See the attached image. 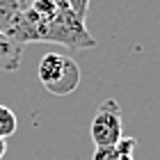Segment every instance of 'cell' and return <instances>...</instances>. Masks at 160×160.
Wrapping results in <instances>:
<instances>
[{
    "label": "cell",
    "instance_id": "obj_1",
    "mask_svg": "<svg viewBox=\"0 0 160 160\" xmlns=\"http://www.w3.org/2000/svg\"><path fill=\"white\" fill-rule=\"evenodd\" d=\"M37 76L41 87L53 96H69L80 85V67L76 60L60 53H46L41 57Z\"/></svg>",
    "mask_w": 160,
    "mask_h": 160
},
{
    "label": "cell",
    "instance_id": "obj_2",
    "mask_svg": "<svg viewBox=\"0 0 160 160\" xmlns=\"http://www.w3.org/2000/svg\"><path fill=\"white\" fill-rule=\"evenodd\" d=\"M41 41L57 43L69 50H85L96 46V39L87 32V21L78 18L71 9H60V14L53 21L43 25Z\"/></svg>",
    "mask_w": 160,
    "mask_h": 160
},
{
    "label": "cell",
    "instance_id": "obj_3",
    "mask_svg": "<svg viewBox=\"0 0 160 160\" xmlns=\"http://www.w3.org/2000/svg\"><path fill=\"white\" fill-rule=\"evenodd\" d=\"M89 135L96 149L114 147L123 137V121H121V108L114 98H105L96 108V114L92 119Z\"/></svg>",
    "mask_w": 160,
    "mask_h": 160
},
{
    "label": "cell",
    "instance_id": "obj_4",
    "mask_svg": "<svg viewBox=\"0 0 160 160\" xmlns=\"http://www.w3.org/2000/svg\"><path fill=\"white\" fill-rule=\"evenodd\" d=\"M32 0H0V34L16 41Z\"/></svg>",
    "mask_w": 160,
    "mask_h": 160
},
{
    "label": "cell",
    "instance_id": "obj_5",
    "mask_svg": "<svg viewBox=\"0 0 160 160\" xmlns=\"http://www.w3.org/2000/svg\"><path fill=\"white\" fill-rule=\"evenodd\" d=\"M23 48L25 46L0 34V71H18L21 60H23Z\"/></svg>",
    "mask_w": 160,
    "mask_h": 160
},
{
    "label": "cell",
    "instance_id": "obj_6",
    "mask_svg": "<svg viewBox=\"0 0 160 160\" xmlns=\"http://www.w3.org/2000/svg\"><path fill=\"white\" fill-rule=\"evenodd\" d=\"M16 128H18V119L14 114V110L7 108V105H0V137L2 140L12 137L16 133Z\"/></svg>",
    "mask_w": 160,
    "mask_h": 160
},
{
    "label": "cell",
    "instance_id": "obj_7",
    "mask_svg": "<svg viewBox=\"0 0 160 160\" xmlns=\"http://www.w3.org/2000/svg\"><path fill=\"white\" fill-rule=\"evenodd\" d=\"M67 7L76 14L78 18L87 21V12H89V0H67Z\"/></svg>",
    "mask_w": 160,
    "mask_h": 160
},
{
    "label": "cell",
    "instance_id": "obj_8",
    "mask_svg": "<svg viewBox=\"0 0 160 160\" xmlns=\"http://www.w3.org/2000/svg\"><path fill=\"white\" fill-rule=\"evenodd\" d=\"M117 147H105V149H96L94 151V158L92 160H117Z\"/></svg>",
    "mask_w": 160,
    "mask_h": 160
},
{
    "label": "cell",
    "instance_id": "obj_9",
    "mask_svg": "<svg viewBox=\"0 0 160 160\" xmlns=\"http://www.w3.org/2000/svg\"><path fill=\"white\" fill-rule=\"evenodd\" d=\"M5 153H7V142L2 140V137H0V160L5 158Z\"/></svg>",
    "mask_w": 160,
    "mask_h": 160
},
{
    "label": "cell",
    "instance_id": "obj_10",
    "mask_svg": "<svg viewBox=\"0 0 160 160\" xmlns=\"http://www.w3.org/2000/svg\"><path fill=\"white\" fill-rule=\"evenodd\" d=\"M117 153H119V151H117ZM117 160H135V156H133V153H119Z\"/></svg>",
    "mask_w": 160,
    "mask_h": 160
},
{
    "label": "cell",
    "instance_id": "obj_11",
    "mask_svg": "<svg viewBox=\"0 0 160 160\" xmlns=\"http://www.w3.org/2000/svg\"><path fill=\"white\" fill-rule=\"evenodd\" d=\"M55 5L60 7V9H69V7H67V0H55Z\"/></svg>",
    "mask_w": 160,
    "mask_h": 160
}]
</instances>
